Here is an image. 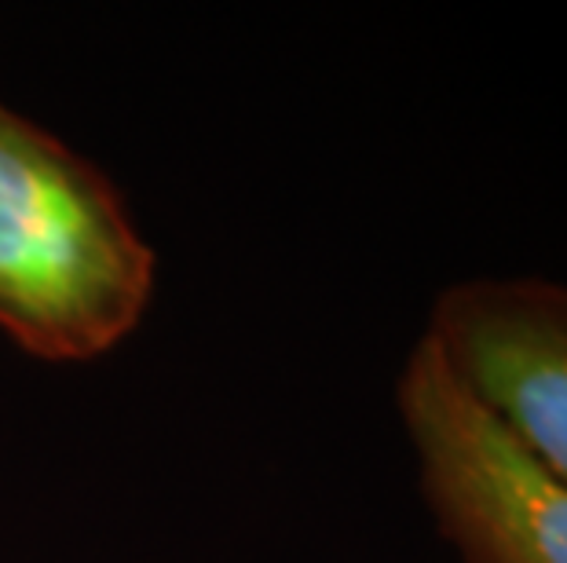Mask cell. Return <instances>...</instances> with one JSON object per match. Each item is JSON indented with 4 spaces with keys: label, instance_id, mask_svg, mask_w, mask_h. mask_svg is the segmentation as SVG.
Instances as JSON below:
<instances>
[{
    "label": "cell",
    "instance_id": "cell-1",
    "mask_svg": "<svg viewBox=\"0 0 567 563\" xmlns=\"http://www.w3.org/2000/svg\"><path fill=\"white\" fill-rule=\"evenodd\" d=\"M154 249L122 190L0 103V333L41 363H92L140 326Z\"/></svg>",
    "mask_w": 567,
    "mask_h": 563
},
{
    "label": "cell",
    "instance_id": "cell-2",
    "mask_svg": "<svg viewBox=\"0 0 567 563\" xmlns=\"http://www.w3.org/2000/svg\"><path fill=\"white\" fill-rule=\"evenodd\" d=\"M425 505L465 563H567V483L473 399L425 337L400 388Z\"/></svg>",
    "mask_w": 567,
    "mask_h": 563
},
{
    "label": "cell",
    "instance_id": "cell-3",
    "mask_svg": "<svg viewBox=\"0 0 567 563\" xmlns=\"http://www.w3.org/2000/svg\"><path fill=\"white\" fill-rule=\"evenodd\" d=\"M425 341L505 432L567 483V282H454L432 304Z\"/></svg>",
    "mask_w": 567,
    "mask_h": 563
}]
</instances>
